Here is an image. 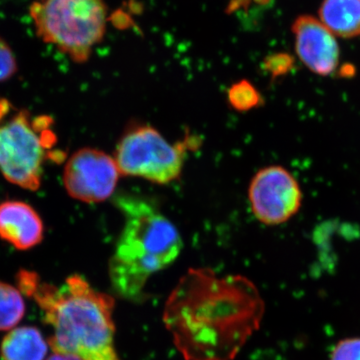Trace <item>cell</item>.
Listing matches in <instances>:
<instances>
[{
    "instance_id": "6da1fadb",
    "label": "cell",
    "mask_w": 360,
    "mask_h": 360,
    "mask_svg": "<svg viewBox=\"0 0 360 360\" xmlns=\"http://www.w3.org/2000/svg\"><path fill=\"white\" fill-rule=\"evenodd\" d=\"M265 304L240 274L191 269L165 302L162 321L186 360H233L259 328Z\"/></svg>"
},
{
    "instance_id": "7a4b0ae2",
    "label": "cell",
    "mask_w": 360,
    "mask_h": 360,
    "mask_svg": "<svg viewBox=\"0 0 360 360\" xmlns=\"http://www.w3.org/2000/svg\"><path fill=\"white\" fill-rule=\"evenodd\" d=\"M16 283L22 295L37 302L44 321L53 328L47 342L54 354L80 360H122L115 348L113 296L92 288L78 274L56 286L42 281L37 272L21 269Z\"/></svg>"
},
{
    "instance_id": "3957f363",
    "label": "cell",
    "mask_w": 360,
    "mask_h": 360,
    "mask_svg": "<svg viewBox=\"0 0 360 360\" xmlns=\"http://www.w3.org/2000/svg\"><path fill=\"white\" fill-rule=\"evenodd\" d=\"M124 224L108 264V276L116 295L127 302L148 300L149 278L167 269L184 248L174 224L150 200L122 194L115 198Z\"/></svg>"
},
{
    "instance_id": "277c9868",
    "label": "cell",
    "mask_w": 360,
    "mask_h": 360,
    "mask_svg": "<svg viewBox=\"0 0 360 360\" xmlns=\"http://www.w3.org/2000/svg\"><path fill=\"white\" fill-rule=\"evenodd\" d=\"M30 15L40 39L82 63L105 34L108 9L103 0H37Z\"/></svg>"
},
{
    "instance_id": "5b68a950",
    "label": "cell",
    "mask_w": 360,
    "mask_h": 360,
    "mask_svg": "<svg viewBox=\"0 0 360 360\" xmlns=\"http://www.w3.org/2000/svg\"><path fill=\"white\" fill-rule=\"evenodd\" d=\"M11 104L0 99V172L9 182L37 191L41 184L47 149L54 135L49 118H33L18 110L6 117Z\"/></svg>"
},
{
    "instance_id": "8992f818",
    "label": "cell",
    "mask_w": 360,
    "mask_h": 360,
    "mask_svg": "<svg viewBox=\"0 0 360 360\" xmlns=\"http://www.w3.org/2000/svg\"><path fill=\"white\" fill-rule=\"evenodd\" d=\"M120 174L168 184L181 174L184 153L153 127L129 129L120 139L113 156Z\"/></svg>"
},
{
    "instance_id": "52a82bcc",
    "label": "cell",
    "mask_w": 360,
    "mask_h": 360,
    "mask_svg": "<svg viewBox=\"0 0 360 360\" xmlns=\"http://www.w3.org/2000/svg\"><path fill=\"white\" fill-rule=\"evenodd\" d=\"M251 212L265 225L290 221L302 208V187L290 172L281 165L258 170L248 188Z\"/></svg>"
},
{
    "instance_id": "ba28073f",
    "label": "cell",
    "mask_w": 360,
    "mask_h": 360,
    "mask_svg": "<svg viewBox=\"0 0 360 360\" xmlns=\"http://www.w3.org/2000/svg\"><path fill=\"white\" fill-rule=\"evenodd\" d=\"M120 175L115 158L99 149L85 148L66 161L63 184L73 200L99 203L110 198Z\"/></svg>"
},
{
    "instance_id": "9c48e42d",
    "label": "cell",
    "mask_w": 360,
    "mask_h": 360,
    "mask_svg": "<svg viewBox=\"0 0 360 360\" xmlns=\"http://www.w3.org/2000/svg\"><path fill=\"white\" fill-rule=\"evenodd\" d=\"M298 58L311 72L329 77L338 70L340 51L335 35L321 20L300 16L292 25Z\"/></svg>"
},
{
    "instance_id": "30bf717a",
    "label": "cell",
    "mask_w": 360,
    "mask_h": 360,
    "mask_svg": "<svg viewBox=\"0 0 360 360\" xmlns=\"http://www.w3.org/2000/svg\"><path fill=\"white\" fill-rule=\"evenodd\" d=\"M44 222L32 206L8 200L0 205V238L16 250H28L44 239Z\"/></svg>"
},
{
    "instance_id": "8fae6325",
    "label": "cell",
    "mask_w": 360,
    "mask_h": 360,
    "mask_svg": "<svg viewBox=\"0 0 360 360\" xmlns=\"http://www.w3.org/2000/svg\"><path fill=\"white\" fill-rule=\"evenodd\" d=\"M49 342L41 331L33 326L13 329L0 345L1 360H44Z\"/></svg>"
},
{
    "instance_id": "7c38bea8",
    "label": "cell",
    "mask_w": 360,
    "mask_h": 360,
    "mask_svg": "<svg viewBox=\"0 0 360 360\" xmlns=\"http://www.w3.org/2000/svg\"><path fill=\"white\" fill-rule=\"evenodd\" d=\"M319 16L336 37L352 39L360 35V0H323Z\"/></svg>"
},
{
    "instance_id": "4fadbf2b",
    "label": "cell",
    "mask_w": 360,
    "mask_h": 360,
    "mask_svg": "<svg viewBox=\"0 0 360 360\" xmlns=\"http://www.w3.org/2000/svg\"><path fill=\"white\" fill-rule=\"evenodd\" d=\"M25 315L22 293L11 284L0 281V331L11 330Z\"/></svg>"
},
{
    "instance_id": "5bb4252c",
    "label": "cell",
    "mask_w": 360,
    "mask_h": 360,
    "mask_svg": "<svg viewBox=\"0 0 360 360\" xmlns=\"http://www.w3.org/2000/svg\"><path fill=\"white\" fill-rule=\"evenodd\" d=\"M229 101L232 108L241 112L253 110L264 103L262 94L248 80H240L229 90Z\"/></svg>"
},
{
    "instance_id": "9a60e30c",
    "label": "cell",
    "mask_w": 360,
    "mask_h": 360,
    "mask_svg": "<svg viewBox=\"0 0 360 360\" xmlns=\"http://www.w3.org/2000/svg\"><path fill=\"white\" fill-rule=\"evenodd\" d=\"M329 360H360V338L338 341L331 350Z\"/></svg>"
},
{
    "instance_id": "2e32d148",
    "label": "cell",
    "mask_w": 360,
    "mask_h": 360,
    "mask_svg": "<svg viewBox=\"0 0 360 360\" xmlns=\"http://www.w3.org/2000/svg\"><path fill=\"white\" fill-rule=\"evenodd\" d=\"M18 70L15 56L9 45L0 39V82L13 77Z\"/></svg>"
},
{
    "instance_id": "e0dca14e",
    "label": "cell",
    "mask_w": 360,
    "mask_h": 360,
    "mask_svg": "<svg viewBox=\"0 0 360 360\" xmlns=\"http://www.w3.org/2000/svg\"><path fill=\"white\" fill-rule=\"evenodd\" d=\"M295 65V59L286 53H277L266 58L264 63L265 70L274 77H283L290 72Z\"/></svg>"
},
{
    "instance_id": "ac0fdd59",
    "label": "cell",
    "mask_w": 360,
    "mask_h": 360,
    "mask_svg": "<svg viewBox=\"0 0 360 360\" xmlns=\"http://www.w3.org/2000/svg\"><path fill=\"white\" fill-rule=\"evenodd\" d=\"M267 1L269 0H231L229 6V11L233 13V11H238V9L246 8L252 4H264Z\"/></svg>"
},
{
    "instance_id": "d6986e66",
    "label": "cell",
    "mask_w": 360,
    "mask_h": 360,
    "mask_svg": "<svg viewBox=\"0 0 360 360\" xmlns=\"http://www.w3.org/2000/svg\"><path fill=\"white\" fill-rule=\"evenodd\" d=\"M46 360H80L77 359V357L73 356V355L70 354H53L51 355Z\"/></svg>"
}]
</instances>
